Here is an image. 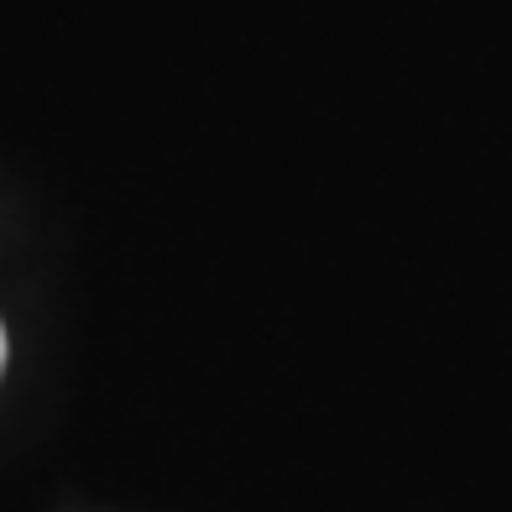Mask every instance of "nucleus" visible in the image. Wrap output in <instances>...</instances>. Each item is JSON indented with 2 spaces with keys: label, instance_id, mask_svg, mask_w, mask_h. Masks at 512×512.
Segmentation results:
<instances>
[{
  "label": "nucleus",
  "instance_id": "obj_1",
  "mask_svg": "<svg viewBox=\"0 0 512 512\" xmlns=\"http://www.w3.org/2000/svg\"><path fill=\"white\" fill-rule=\"evenodd\" d=\"M0 371H6V330H0Z\"/></svg>",
  "mask_w": 512,
  "mask_h": 512
}]
</instances>
